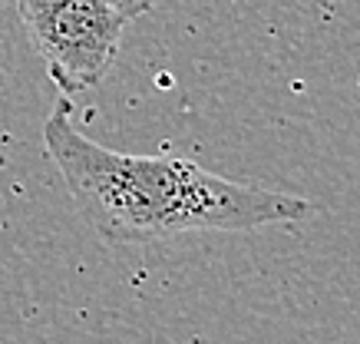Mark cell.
<instances>
[{
  "label": "cell",
  "instance_id": "1",
  "mask_svg": "<svg viewBox=\"0 0 360 344\" xmlns=\"http://www.w3.org/2000/svg\"><path fill=\"white\" fill-rule=\"evenodd\" d=\"M44 146L79 215L106 242L132 245L182 232H251L314 212L301 196L208 172L182 155L116 153L79 133L66 96L44 122Z\"/></svg>",
  "mask_w": 360,
  "mask_h": 344
},
{
  "label": "cell",
  "instance_id": "2",
  "mask_svg": "<svg viewBox=\"0 0 360 344\" xmlns=\"http://www.w3.org/2000/svg\"><path fill=\"white\" fill-rule=\"evenodd\" d=\"M17 11L63 96L96 87L120 56L126 17L112 0H17Z\"/></svg>",
  "mask_w": 360,
  "mask_h": 344
},
{
  "label": "cell",
  "instance_id": "3",
  "mask_svg": "<svg viewBox=\"0 0 360 344\" xmlns=\"http://www.w3.org/2000/svg\"><path fill=\"white\" fill-rule=\"evenodd\" d=\"M112 4L120 7L126 20H136V17H142V13H149L155 7V0H112Z\"/></svg>",
  "mask_w": 360,
  "mask_h": 344
}]
</instances>
